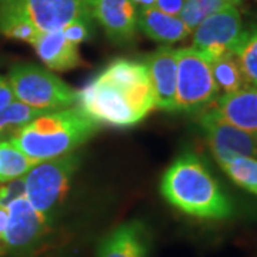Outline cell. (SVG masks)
Segmentation results:
<instances>
[{"label":"cell","instance_id":"6da1fadb","mask_svg":"<svg viewBox=\"0 0 257 257\" xmlns=\"http://www.w3.org/2000/svg\"><path fill=\"white\" fill-rule=\"evenodd\" d=\"M79 109L99 124L130 127L155 107L146 63L116 59L77 92Z\"/></svg>","mask_w":257,"mask_h":257},{"label":"cell","instance_id":"7a4b0ae2","mask_svg":"<svg viewBox=\"0 0 257 257\" xmlns=\"http://www.w3.org/2000/svg\"><path fill=\"white\" fill-rule=\"evenodd\" d=\"M160 193L170 206L196 219L223 220L234 213L227 193L192 152L180 155L169 166L160 182Z\"/></svg>","mask_w":257,"mask_h":257},{"label":"cell","instance_id":"3957f363","mask_svg":"<svg viewBox=\"0 0 257 257\" xmlns=\"http://www.w3.org/2000/svg\"><path fill=\"white\" fill-rule=\"evenodd\" d=\"M99 130L100 124L82 109L67 107L39 116L9 142L37 165L73 153Z\"/></svg>","mask_w":257,"mask_h":257},{"label":"cell","instance_id":"277c9868","mask_svg":"<svg viewBox=\"0 0 257 257\" xmlns=\"http://www.w3.org/2000/svg\"><path fill=\"white\" fill-rule=\"evenodd\" d=\"M83 19H92L87 0H0V25L18 22L49 33Z\"/></svg>","mask_w":257,"mask_h":257},{"label":"cell","instance_id":"5b68a950","mask_svg":"<svg viewBox=\"0 0 257 257\" xmlns=\"http://www.w3.org/2000/svg\"><path fill=\"white\" fill-rule=\"evenodd\" d=\"M8 79L16 100L36 109L62 110L77 101V92L74 89L47 69L36 64H15Z\"/></svg>","mask_w":257,"mask_h":257},{"label":"cell","instance_id":"8992f818","mask_svg":"<svg viewBox=\"0 0 257 257\" xmlns=\"http://www.w3.org/2000/svg\"><path fill=\"white\" fill-rule=\"evenodd\" d=\"M177 50L176 111L200 114L219 97V87L211 73L210 62L194 47Z\"/></svg>","mask_w":257,"mask_h":257},{"label":"cell","instance_id":"52a82bcc","mask_svg":"<svg viewBox=\"0 0 257 257\" xmlns=\"http://www.w3.org/2000/svg\"><path fill=\"white\" fill-rule=\"evenodd\" d=\"M79 163L80 156L70 153L33 166L25 176L30 204L36 210L50 214L66 199Z\"/></svg>","mask_w":257,"mask_h":257},{"label":"cell","instance_id":"ba28073f","mask_svg":"<svg viewBox=\"0 0 257 257\" xmlns=\"http://www.w3.org/2000/svg\"><path fill=\"white\" fill-rule=\"evenodd\" d=\"M241 15L237 6H229L203 20L193 30V45L209 62L227 53H237L244 42Z\"/></svg>","mask_w":257,"mask_h":257},{"label":"cell","instance_id":"9c48e42d","mask_svg":"<svg viewBox=\"0 0 257 257\" xmlns=\"http://www.w3.org/2000/svg\"><path fill=\"white\" fill-rule=\"evenodd\" d=\"M199 124L219 166L239 156L257 159V133L231 124L211 109L199 114Z\"/></svg>","mask_w":257,"mask_h":257},{"label":"cell","instance_id":"30bf717a","mask_svg":"<svg viewBox=\"0 0 257 257\" xmlns=\"http://www.w3.org/2000/svg\"><path fill=\"white\" fill-rule=\"evenodd\" d=\"M8 213L9 217L5 231V244L8 253L23 251L33 247L49 233V214L36 210L26 196L10 203Z\"/></svg>","mask_w":257,"mask_h":257},{"label":"cell","instance_id":"8fae6325","mask_svg":"<svg viewBox=\"0 0 257 257\" xmlns=\"http://www.w3.org/2000/svg\"><path fill=\"white\" fill-rule=\"evenodd\" d=\"M90 16L116 45H128L138 35L139 10L132 0H87Z\"/></svg>","mask_w":257,"mask_h":257},{"label":"cell","instance_id":"7c38bea8","mask_svg":"<svg viewBox=\"0 0 257 257\" xmlns=\"http://www.w3.org/2000/svg\"><path fill=\"white\" fill-rule=\"evenodd\" d=\"M146 66L155 94V107L176 111L177 50L169 46L159 47L147 57Z\"/></svg>","mask_w":257,"mask_h":257},{"label":"cell","instance_id":"4fadbf2b","mask_svg":"<svg viewBox=\"0 0 257 257\" xmlns=\"http://www.w3.org/2000/svg\"><path fill=\"white\" fill-rule=\"evenodd\" d=\"M150 231L142 221H126L101 240L97 257H149Z\"/></svg>","mask_w":257,"mask_h":257},{"label":"cell","instance_id":"5bb4252c","mask_svg":"<svg viewBox=\"0 0 257 257\" xmlns=\"http://www.w3.org/2000/svg\"><path fill=\"white\" fill-rule=\"evenodd\" d=\"M210 109L231 124L257 133V89L254 87L223 93Z\"/></svg>","mask_w":257,"mask_h":257},{"label":"cell","instance_id":"9a60e30c","mask_svg":"<svg viewBox=\"0 0 257 257\" xmlns=\"http://www.w3.org/2000/svg\"><path fill=\"white\" fill-rule=\"evenodd\" d=\"M39 59L46 64L50 70L67 72L82 64L79 53V45L70 42L62 30L40 33L32 42Z\"/></svg>","mask_w":257,"mask_h":257},{"label":"cell","instance_id":"2e32d148","mask_svg":"<svg viewBox=\"0 0 257 257\" xmlns=\"http://www.w3.org/2000/svg\"><path fill=\"white\" fill-rule=\"evenodd\" d=\"M138 26L145 36L163 45H173L192 35V30L179 16L167 15L156 8L140 10Z\"/></svg>","mask_w":257,"mask_h":257},{"label":"cell","instance_id":"e0dca14e","mask_svg":"<svg viewBox=\"0 0 257 257\" xmlns=\"http://www.w3.org/2000/svg\"><path fill=\"white\" fill-rule=\"evenodd\" d=\"M46 113L49 111L32 107L19 100H13L0 110V139L9 140L25 126H28L30 121Z\"/></svg>","mask_w":257,"mask_h":257},{"label":"cell","instance_id":"ac0fdd59","mask_svg":"<svg viewBox=\"0 0 257 257\" xmlns=\"http://www.w3.org/2000/svg\"><path fill=\"white\" fill-rule=\"evenodd\" d=\"M210 67L214 82L223 93L237 92L240 89L247 87L237 56L234 53L220 56L219 59L210 62Z\"/></svg>","mask_w":257,"mask_h":257},{"label":"cell","instance_id":"d6986e66","mask_svg":"<svg viewBox=\"0 0 257 257\" xmlns=\"http://www.w3.org/2000/svg\"><path fill=\"white\" fill-rule=\"evenodd\" d=\"M36 165L9 140L0 142V183L23 177Z\"/></svg>","mask_w":257,"mask_h":257},{"label":"cell","instance_id":"ffe728a7","mask_svg":"<svg viewBox=\"0 0 257 257\" xmlns=\"http://www.w3.org/2000/svg\"><path fill=\"white\" fill-rule=\"evenodd\" d=\"M241 0H186L179 18L186 26L194 30L203 20L229 6H239Z\"/></svg>","mask_w":257,"mask_h":257},{"label":"cell","instance_id":"44dd1931","mask_svg":"<svg viewBox=\"0 0 257 257\" xmlns=\"http://www.w3.org/2000/svg\"><path fill=\"white\" fill-rule=\"evenodd\" d=\"M226 175L239 187L257 196V159L239 156L220 165Z\"/></svg>","mask_w":257,"mask_h":257},{"label":"cell","instance_id":"7402d4cb","mask_svg":"<svg viewBox=\"0 0 257 257\" xmlns=\"http://www.w3.org/2000/svg\"><path fill=\"white\" fill-rule=\"evenodd\" d=\"M236 56L247 87L257 89V28L246 33Z\"/></svg>","mask_w":257,"mask_h":257},{"label":"cell","instance_id":"603a6c76","mask_svg":"<svg viewBox=\"0 0 257 257\" xmlns=\"http://www.w3.org/2000/svg\"><path fill=\"white\" fill-rule=\"evenodd\" d=\"M26 196V182L25 176L13 179L10 182H5L0 186V206L8 207L10 203Z\"/></svg>","mask_w":257,"mask_h":257},{"label":"cell","instance_id":"cb8c5ba5","mask_svg":"<svg viewBox=\"0 0 257 257\" xmlns=\"http://www.w3.org/2000/svg\"><path fill=\"white\" fill-rule=\"evenodd\" d=\"M90 22H92V19L76 20V22H72L70 25H67L62 32L70 42H73L76 45H80L82 42H86L89 37L92 36Z\"/></svg>","mask_w":257,"mask_h":257},{"label":"cell","instance_id":"d4e9b609","mask_svg":"<svg viewBox=\"0 0 257 257\" xmlns=\"http://www.w3.org/2000/svg\"><path fill=\"white\" fill-rule=\"evenodd\" d=\"M184 2L186 0H156L155 8L162 10V12H165L167 15L179 16L182 9H183Z\"/></svg>","mask_w":257,"mask_h":257},{"label":"cell","instance_id":"484cf974","mask_svg":"<svg viewBox=\"0 0 257 257\" xmlns=\"http://www.w3.org/2000/svg\"><path fill=\"white\" fill-rule=\"evenodd\" d=\"M13 100H16V97H15V93L12 90L9 79L3 77L0 74V110L5 109Z\"/></svg>","mask_w":257,"mask_h":257},{"label":"cell","instance_id":"4316f807","mask_svg":"<svg viewBox=\"0 0 257 257\" xmlns=\"http://www.w3.org/2000/svg\"><path fill=\"white\" fill-rule=\"evenodd\" d=\"M8 207H2L0 206V257L8 254V248L5 244V231H6V226H8Z\"/></svg>","mask_w":257,"mask_h":257},{"label":"cell","instance_id":"83f0119b","mask_svg":"<svg viewBox=\"0 0 257 257\" xmlns=\"http://www.w3.org/2000/svg\"><path fill=\"white\" fill-rule=\"evenodd\" d=\"M136 6V9L140 12L143 9H149V8H155L156 0H132Z\"/></svg>","mask_w":257,"mask_h":257},{"label":"cell","instance_id":"f1b7e54d","mask_svg":"<svg viewBox=\"0 0 257 257\" xmlns=\"http://www.w3.org/2000/svg\"><path fill=\"white\" fill-rule=\"evenodd\" d=\"M0 142H2V139H0Z\"/></svg>","mask_w":257,"mask_h":257}]
</instances>
